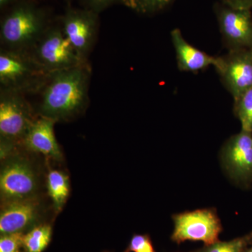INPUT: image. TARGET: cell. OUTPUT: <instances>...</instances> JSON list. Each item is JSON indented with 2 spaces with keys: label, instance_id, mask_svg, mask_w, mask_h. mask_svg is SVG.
I'll return each mask as SVG.
<instances>
[{
  "label": "cell",
  "instance_id": "6da1fadb",
  "mask_svg": "<svg viewBox=\"0 0 252 252\" xmlns=\"http://www.w3.org/2000/svg\"><path fill=\"white\" fill-rule=\"evenodd\" d=\"M91 68L85 63L49 73L36 91L38 116L55 122L70 120L84 112L89 104Z\"/></svg>",
  "mask_w": 252,
  "mask_h": 252
},
{
  "label": "cell",
  "instance_id": "7a4b0ae2",
  "mask_svg": "<svg viewBox=\"0 0 252 252\" xmlns=\"http://www.w3.org/2000/svg\"><path fill=\"white\" fill-rule=\"evenodd\" d=\"M46 72L28 51H0V91L33 94L42 85Z\"/></svg>",
  "mask_w": 252,
  "mask_h": 252
},
{
  "label": "cell",
  "instance_id": "3957f363",
  "mask_svg": "<svg viewBox=\"0 0 252 252\" xmlns=\"http://www.w3.org/2000/svg\"><path fill=\"white\" fill-rule=\"evenodd\" d=\"M35 117L26 94L14 91H0V135L1 154L22 144Z\"/></svg>",
  "mask_w": 252,
  "mask_h": 252
},
{
  "label": "cell",
  "instance_id": "277c9868",
  "mask_svg": "<svg viewBox=\"0 0 252 252\" xmlns=\"http://www.w3.org/2000/svg\"><path fill=\"white\" fill-rule=\"evenodd\" d=\"M47 28L39 11L26 5L18 6L1 22V46L3 49L30 51Z\"/></svg>",
  "mask_w": 252,
  "mask_h": 252
},
{
  "label": "cell",
  "instance_id": "5b68a950",
  "mask_svg": "<svg viewBox=\"0 0 252 252\" xmlns=\"http://www.w3.org/2000/svg\"><path fill=\"white\" fill-rule=\"evenodd\" d=\"M28 52L47 73L76 67L88 62L81 59L61 27L47 28Z\"/></svg>",
  "mask_w": 252,
  "mask_h": 252
},
{
  "label": "cell",
  "instance_id": "8992f818",
  "mask_svg": "<svg viewBox=\"0 0 252 252\" xmlns=\"http://www.w3.org/2000/svg\"><path fill=\"white\" fill-rule=\"evenodd\" d=\"M173 220L175 229L172 240L176 243L202 241L208 246L219 242L222 226L215 209L183 212L174 215Z\"/></svg>",
  "mask_w": 252,
  "mask_h": 252
},
{
  "label": "cell",
  "instance_id": "52a82bcc",
  "mask_svg": "<svg viewBox=\"0 0 252 252\" xmlns=\"http://www.w3.org/2000/svg\"><path fill=\"white\" fill-rule=\"evenodd\" d=\"M38 189L37 175L26 159H10L1 167L0 189L4 203L34 199Z\"/></svg>",
  "mask_w": 252,
  "mask_h": 252
},
{
  "label": "cell",
  "instance_id": "ba28073f",
  "mask_svg": "<svg viewBox=\"0 0 252 252\" xmlns=\"http://www.w3.org/2000/svg\"><path fill=\"white\" fill-rule=\"evenodd\" d=\"M214 67L233 99L252 87V49L230 50L217 56Z\"/></svg>",
  "mask_w": 252,
  "mask_h": 252
},
{
  "label": "cell",
  "instance_id": "9c48e42d",
  "mask_svg": "<svg viewBox=\"0 0 252 252\" xmlns=\"http://www.w3.org/2000/svg\"><path fill=\"white\" fill-rule=\"evenodd\" d=\"M214 10L228 51L252 49V10L233 7L221 1L215 4Z\"/></svg>",
  "mask_w": 252,
  "mask_h": 252
},
{
  "label": "cell",
  "instance_id": "30bf717a",
  "mask_svg": "<svg viewBox=\"0 0 252 252\" xmlns=\"http://www.w3.org/2000/svg\"><path fill=\"white\" fill-rule=\"evenodd\" d=\"M222 162L232 180L244 187L252 182V132L242 130L223 145Z\"/></svg>",
  "mask_w": 252,
  "mask_h": 252
},
{
  "label": "cell",
  "instance_id": "8fae6325",
  "mask_svg": "<svg viewBox=\"0 0 252 252\" xmlns=\"http://www.w3.org/2000/svg\"><path fill=\"white\" fill-rule=\"evenodd\" d=\"M62 28L81 59L88 61L97 39L96 13L91 10H69L63 18Z\"/></svg>",
  "mask_w": 252,
  "mask_h": 252
},
{
  "label": "cell",
  "instance_id": "7c38bea8",
  "mask_svg": "<svg viewBox=\"0 0 252 252\" xmlns=\"http://www.w3.org/2000/svg\"><path fill=\"white\" fill-rule=\"evenodd\" d=\"M39 217V206L34 199L4 203L0 215V231L3 235L22 233L34 224Z\"/></svg>",
  "mask_w": 252,
  "mask_h": 252
},
{
  "label": "cell",
  "instance_id": "4fadbf2b",
  "mask_svg": "<svg viewBox=\"0 0 252 252\" xmlns=\"http://www.w3.org/2000/svg\"><path fill=\"white\" fill-rule=\"evenodd\" d=\"M170 36L180 72L198 73L215 66L217 56H210L189 44L179 28L172 30Z\"/></svg>",
  "mask_w": 252,
  "mask_h": 252
},
{
  "label": "cell",
  "instance_id": "5bb4252c",
  "mask_svg": "<svg viewBox=\"0 0 252 252\" xmlns=\"http://www.w3.org/2000/svg\"><path fill=\"white\" fill-rule=\"evenodd\" d=\"M55 123L52 119L39 116L28 130L22 144L32 152L60 160L62 153L54 135Z\"/></svg>",
  "mask_w": 252,
  "mask_h": 252
},
{
  "label": "cell",
  "instance_id": "9a60e30c",
  "mask_svg": "<svg viewBox=\"0 0 252 252\" xmlns=\"http://www.w3.org/2000/svg\"><path fill=\"white\" fill-rule=\"evenodd\" d=\"M47 188L55 209L56 211H61L69 196V177L60 170H50L47 177Z\"/></svg>",
  "mask_w": 252,
  "mask_h": 252
},
{
  "label": "cell",
  "instance_id": "2e32d148",
  "mask_svg": "<svg viewBox=\"0 0 252 252\" xmlns=\"http://www.w3.org/2000/svg\"><path fill=\"white\" fill-rule=\"evenodd\" d=\"M52 229L49 225H40L23 236V246L27 252H42L50 243Z\"/></svg>",
  "mask_w": 252,
  "mask_h": 252
},
{
  "label": "cell",
  "instance_id": "e0dca14e",
  "mask_svg": "<svg viewBox=\"0 0 252 252\" xmlns=\"http://www.w3.org/2000/svg\"><path fill=\"white\" fill-rule=\"evenodd\" d=\"M233 100V112L241 124V130L252 132V87Z\"/></svg>",
  "mask_w": 252,
  "mask_h": 252
},
{
  "label": "cell",
  "instance_id": "ac0fdd59",
  "mask_svg": "<svg viewBox=\"0 0 252 252\" xmlns=\"http://www.w3.org/2000/svg\"><path fill=\"white\" fill-rule=\"evenodd\" d=\"M175 0H122V3L129 9L141 14L150 15L160 12Z\"/></svg>",
  "mask_w": 252,
  "mask_h": 252
},
{
  "label": "cell",
  "instance_id": "d6986e66",
  "mask_svg": "<svg viewBox=\"0 0 252 252\" xmlns=\"http://www.w3.org/2000/svg\"><path fill=\"white\" fill-rule=\"evenodd\" d=\"M252 242V233L228 242H217L197 252H245Z\"/></svg>",
  "mask_w": 252,
  "mask_h": 252
},
{
  "label": "cell",
  "instance_id": "ffe728a7",
  "mask_svg": "<svg viewBox=\"0 0 252 252\" xmlns=\"http://www.w3.org/2000/svg\"><path fill=\"white\" fill-rule=\"evenodd\" d=\"M23 233H10L4 234L0 240V252H20L23 246Z\"/></svg>",
  "mask_w": 252,
  "mask_h": 252
},
{
  "label": "cell",
  "instance_id": "44dd1931",
  "mask_svg": "<svg viewBox=\"0 0 252 252\" xmlns=\"http://www.w3.org/2000/svg\"><path fill=\"white\" fill-rule=\"evenodd\" d=\"M125 252H156L148 235H135Z\"/></svg>",
  "mask_w": 252,
  "mask_h": 252
},
{
  "label": "cell",
  "instance_id": "7402d4cb",
  "mask_svg": "<svg viewBox=\"0 0 252 252\" xmlns=\"http://www.w3.org/2000/svg\"><path fill=\"white\" fill-rule=\"evenodd\" d=\"M122 0H85L88 6L90 8L91 11H94L96 14L105 9L113 3L116 2V1L122 2Z\"/></svg>",
  "mask_w": 252,
  "mask_h": 252
},
{
  "label": "cell",
  "instance_id": "603a6c76",
  "mask_svg": "<svg viewBox=\"0 0 252 252\" xmlns=\"http://www.w3.org/2000/svg\"><path fill=\"white\" fill-rule=\"evenodd\" d=\"M220 1L233 7L252 9V0H220Z\"/></svg>",
  "mask_w": 252,
  "mask_h": 252
},
{
  "label": "cell",
  "instance_id": "cb8c5ba5",
  "mask_svg": "<svg viewBox=\"0 0 252 252\" xmlns=\"http://www.w3.org/2000/svg\"><path fill=\"white\" fill-rule=\"evenodd\" d=\"M13 1H14V0H0V6H1V7H4L6 5L12 2Z\"/></svg>",
  "mask_w": 252,
  "mask_h": 252
},
{
  "label": "cell",
  "instance_id": "d4e9b609",
  "mask_svg": "<svg viewBox=\"0 0 252 252\" xmlns=\"http://www.w3.org/2000/svg\"><path fill=\"white\" fill-rule=\"evenodd\" d=\"M245 252H252V246L250 248L246 249Z\"/></svg>",
  "mask_w": 252,
  "mask_h": 252
}]
</instances>
